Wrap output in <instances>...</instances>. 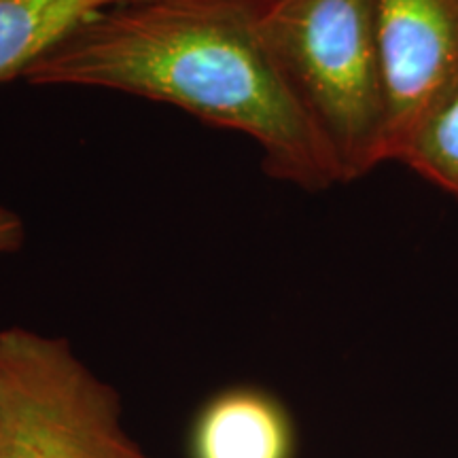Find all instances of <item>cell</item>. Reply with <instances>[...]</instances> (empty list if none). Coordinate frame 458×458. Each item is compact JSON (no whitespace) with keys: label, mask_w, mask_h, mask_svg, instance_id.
<instances>
[{"label":"cell","mask_w":458,"mask_h":458,"mask_svg":"<svg viewBox=\"0 0 458 458\" xmlns=\"http://www.w3.org/2000/svg\"><path fill=\"white\" fill-rule=\"evenodd\" d=\"M261 3L128 0L89 17L24 79L181 106L250 136L274 179L327 189L340 170L263 38Z\"/></svg>","instance_id":"obj_1"},{"label":"cell","mask_w":458,"mask_h":458,"mask_svg":"<svg viewBox=\"0 0 458 458\" xmlns=\"http://www.w3.org/2000/svg\"><path fill=\"white\" fill-rule=\"evenodd\" d=\"M263 38L327 142L342 182L386 162L376 0H263Z\"/></svg>","instance_id":"obj_2"},{"label":"cell","mask_w":458,"mask_h":458,"mask_svg":"<svg viewBox=\"0 0 458 458\" xmlns=\"http://www.w3.org/2000/svg\"><path fill=\"white\" fill-rule=\"evenodd\" d=\"M0 458H153L122 427L111 385L66 340L0 331Z\"/></svg>","instance_id":"obj_3"},{"label":"cell","mask_w":458,"mask_h":458,"mask_svg":"<svg viewBox=\"0 0 458 458\" xmlns=\"http://www.w3.org/2000/svg\"><path fill=\"white\" fill-rule=\"evenodd\" d=\"M386 162L458 83V0H376Z\"/></svg>","instance_id":"obj_4"},{"label":"cell","mask_w":458,"mask_h":458,"mask_svg":"<svg viewBox=\"0 0 458 458\" xmlns=\"http://www.w3.org/2000/svg\"><path fill=\"white\" fill-rule=\"evenodd\" d=\"M193 448L196 458H289L291 427L276 401L238 388L202 411Z\"/></svg>","instance_id":"obj_5"},{"label":"cell","mask_w":458,"mask_h":458,"mask_svg":"<svg viewBox=\"0 0 458 458\" xmlns=\"http://www.w3.org/2000/svg\"><path fill=\"white\" fill-rule=\"evenodd\" d=\"M128 0H0V83L21 77L66 37Z\"/></svg>","instance_id":"obj_6"},{"label":"cell","mask_w":458,"mask_h":458,"mask_svg":"<svg viewBox=\"0 0 458 458\" xmlns=\"http://www.w3.org/2000/svg\"><path fill=\"white\" fill-rule=\"evenodd\" d=\"M397 162L458 202V83L418 125Z\"/></svg>","instance_id":"obj_7"},{"label":"cell","mask_w":458,"mask_h":458,"mask_svg":"<svg viewBox=\"0 0 458 458\" xmlns=\"http://www.w3.org/2000/svg\"><path fill=\"white\" fill-rule=\"evenodd\" d=\"M26 238L24 221L13 210L0 206V257L15 253Z\"/></svg>","instance_id":"obj_8"}]
</instances>
